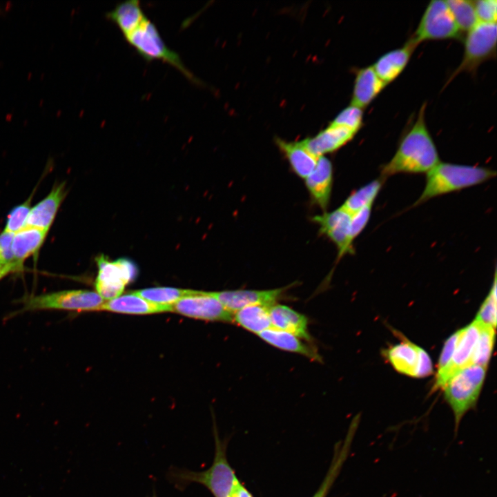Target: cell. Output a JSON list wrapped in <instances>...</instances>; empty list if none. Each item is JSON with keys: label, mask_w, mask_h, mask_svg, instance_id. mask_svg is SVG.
<instances>
[{"label": "cell", "mask_w": 497, "mask_h": 497, "mask_svg": "<svg viewBox=\"0 0 497 497\" xmlns=\"http://www.w3.org/2000/svg\"><path fill=\"white\" fill-rule=\"evenodd\" d=\"M426 104L413 124L401 138L391 159L382 166V178L399 173H427L440 161L425 121Z\"/></svg>", "instance_id": "6da1fadb"}, {"label": "cell", "mask_w": 497, "mask_h": 497, "mask_svg": "<svg viewBox=\"0 0 497 497\" xmlns=\"http://www.w3.org/2000/svg\"><path fill=\"white\" fill-rule=\"evenodd\" d=\"M215 455L209 468L202 471L185 468L170 467L166 472V479L176 489L183 491L191 483L202 485L214 497H228L238 481L226 456L228 440L219 436L215 425L213 426Z\"/></svg>", "instance_id": "7a4b0ae2"}, {"label": "cell", "mask_w": 497, "mask_h": 497, "mask_svg": "<svg viewBox=\"0 0 497 497\" xmlns=\"http://www.w3.org/2000/svg\"><path fill=\"white\" fill-rule=\"evenodd\" d=\"M496 175V171L489 168L440 162L427 173L424 190L415 205L482 184Z\"/></svg>", "instance_id": "3957f363"}, {"label": "cell", "mask_w": 497, "mask_h": 497, "mask_svg": "<svg viewBox=\"0 0 497 497\" xmlns=\"http://www.w3.org/2000/svg\"><path fill=\"white\" fill-rule=\"evenodd\" d=\"M485 372L486 367L471 365L455 373L443 386L445 398L454 416L455 432L465 413L475 407Z\"/></svg>", "instance_id": "277c9868"}, {"label": "cell", "mask_w": 497, "mask_h": 497, "mask_svg": "<svg viewBox=\"0 0 497 497\" xmlns=\"http://www.w3.org/2000/svg\"><path fill=\"white\" fill-rule=\"evenodd\" d=\"M124 38L146 61H162L174 67L193 84H202L200 80L186 67L179 55L167 46L156 26L150 19H146Z\"/></svg>", "instance_id": "5b68a950"}, {"label": "cell", "mask_w": 497, "mask_h": 497, "mask_svg": "<svg viewBox=\"0 0 497 497\" xmlns=\"http://www.w3.org/2000/svg\"><path fill=\"white\" fill-rule=\"evenodd\" d=\"M104 300L96 292L88 290H65L26 296L21 300L19 312L43 310L74 311H100Z\"/></svg>", "instance_id": "8992f818"}, {"label": "cell", "mask_w": 497, "mask_h": 497, "mask_svg": "<svg viewBox=\"0 0 497 497\" xmlns=\"http://www.w3.org/2000/svg\"><path fill=\"white\" fill-rule=\"evenodd\" d=\"M496 23L478 22L467 32L462 59L447 83L461 72L475 73L483 62L496 55Z\"/></svg>", "instance_id": "52a82bcc"}, {"label": "cell", "mask_w": 497, "mask_h": 497, "mask_svg": "<svg viewBox=\"0 0 497 497\" xmlns=\"http://www.w3.org/2000/svg\"><path fill=\"white\" fill-rule=\"evenodd\" d=\"M458 29L446 1L432 0L427 5L414 33L409 38L418 46L425 41L459 39Z\"/></svg>", "instance_id": "ba28073f"}, {"label": "cell", "mask_w": 497, "mask_h": 497, "mask_svg": "<svg viewBox=\"0 0 497 497\" xmlns=\"http://www.w3.org/2000/svg\"><path fill=\"white\" fill-rule=\"evenodd\" d=\"M96 262L98 273L95 282V291L104 300L120 296L125 286L137 276V267L129 260L122 258L111 262L100 255Z\"/></svg>", "instance_id": "9c48e42d"}, {"label": "cell", "mask_w": 497, "mask_h": 497, "mask_svg": "<svg viewBox=\"0 0 497 497\" xmlns=\"http://www.w3.org/2000/svg\"><path fill=\"white\" fill-rule=\"evenodd\" d=\"M393 367L405 375L423 378L432 373V363L428 353L409 341L393 345L384 352Z\"/></svg>", "instance_id": "30bf717a"}, {"label": "cell", "mask_w": 497, "mask_h": 497, "mask_svg": "<svg viewBox=\"0 0 497 497\" xmlns=\"http://www.w3.org/2000/svg\"><path fill=\"white\" fill-rule=\"evenodd\" d=\"M172 312L207 321L232 322L233 313L206 291L184 297L172 305Z\"/></svg>", "instance_id": "8fae6325"}, {"label": "cell", "mask_w": 497, "mask_h": 497, "mask_svg": "<svg viewBox=\"0 0 497 497\" xmlns=\"http://www.w3.org/2000/svg\"><path fill=\"white\" fill-rule=\"evenodd\" d=\"M289 286L266 290L237 289L208 292L231 313L251 305L271 306L277 302Z\"/></svg>", "instance_id": "7c38bea8"}, {"label": "cell", "mask_w": 497, "mask_h": 497, "mask_svg": "<svg viewBox=\"0 0 497 497\" xmlns=\"http://www.w3.org/2000/svg\"><path fill=\"white\" fill-rule=\"evenodd\" d=\"M351 213L342 206L322 215H315L312 220L320 228V232L328 237L338 250V259L347 253H353L349 242V226Z\"/></svg>", "instance_id": "4fadbf2b"}, {"label": "cell", "mask_w": 497, "mask_h": 497, "mask_svg": "<svg viewBox=\"0 0 497 497\" xmlns=\"http://www.w3.org/2000/svg\"><path fill=\"white\" fill-rule=\"evenodd\" d=\"M459 331L451 362L441 380L433 386L434 389L442 388L455 373L472 365V358L480 332V324L475 320Z\"/></svg>", "instance_id": "5bb4252c"}, {"label": "cell", "mask_w": 497, "mask_h": 497, "mask_svg": "<svg viewBox=\"0 0 497 497\" xmlns=\"http://www.w3.org/2000/svg\"><path fill=\"white\" fill-rule=\"evenodd\" d=\"M357 133L344 126L329 123L315 136L307 137L300 142L311 154L318 158L341 148L351 142Z\"/></svg>", "instance_id": "9a60e30c"}, {"label": "cell", "mask_w": 497, "mask_h": 497, "mask_svg": "<svg viewBox=\"0 0 497 497\" xmlns=\"http://www.w3.org/2000/svg\"><path fill=\"white\" fill-rule=\"evenodd\" d=\"M66 195L65 183L55 185L46 197L31 207L26 227L49 231Z\"/></svg>", "instance_id": "2e32d148"}, {"label": "cell", "mask_w": 497, "mask_h": 497, "mask_svg": "<svg viewBox=\"0 0 497 497\" xmlns=\"http://www.w3.org/2000/svg\"><path fill=\"white\" fill-rule=\"evenodd\" d=\"M304 179L315 204L322 210L327 209L333 184V166L331 161L325 156L318 157L315 168Z\"/></svg>", "instance_id": "e0dca14e"}, {"label": "cell", "mask_w": 497, "mask_h": 497, "mask_svg": "<svg viewBox=\"0 0 497 497\" xmlns=\"http://www.w3.org/2000/svg\"><path fill=\"white\" fill-rule=\"evenodd\" d=\"M417 46L408 39L401 48L382 55L372 66L376 75L386 85L393 81L405 70Z\"/></svg>", "instance_id": "ac0fdd59"}, {"label": "cell", "mask_w": 497, "mask_h": 497, "mask_svg": "<svg viewBox=\"0 0 497 497\" xmlns=\"http://www.w3.org/2000/svg\"><path fill=\"white\" fill-rule=\"evenodd\" d=\"M271 327L290 333L310 342L307 318L288 306L275 303L269 309Z\"/></svg>", "instance_id": "d6986e66"}, {"label": "cell", "mask_w": 497, "mask_h": 497, "mask_svg": "<svg viewBox=\"0 0 497 497\" xmlns=\"http://www.w3.org/2000/svg\"><path fill=\"white\" fill-rule=\"evenodd\" d=\"M386 86L376 75L372 66L358 69L355 72L351 105L363 110Z\"/></svg>", "instance_id": "ffe728a7"}, {"label": "cell", "mask_w": 497, "mask_h": 497, "mask_svg": "<svg viewBox=\"0 0 497 497\" xmlns=\"http://www.w3.org/2000/svg\"><path fill=\"white\" fill-rule=\"evenodd\" d=\"M100 311L132 315H147L172 312V305L153 303L131 292L104 302Z\"/></svg>", "instance_id": "44dd1931"}, {"label": "cell", "mask_w": 497, "mask_h": 497, "mask_svg": "<svg viewBox=\"0 0 497 497\" xmlns=\"http://www.w3.org/2000/svg\"><path fill=\"white\" fill-rule=\"evenodd\" d=\"M48 233L46 230L27 226L14 234L12 251L19 271L22 270L25 260L38 252Z\"/></svg>", "instance_id": "7402d4cb"}, {"label": "cell", "mask_w": 497, "mask_h": 497, "mask_svg": "<svg viewBox=\"0 0 497 497\" xmlns=\"http://www.w3.org/2000/svg\"><path fill=\"white\" fill-rule=\"evenodd\" d=\"M257 335L277 349L300 354L314 361H322L321 356L313 347L304 343L302 340L290 333L271 327Z\"/></svg>", "instance_id": "603a6c76"}, {"label": "cell", "mask_w": 497, "mask_h": 497, "mask_svg": "<svg viewBox=\"0 0 497 497\" xmlns=\"http://www.w3.org/2000/svg\"><path fill=\"white\" fill-rule=\"evenodd\" d=\"M275 142L298 176L305 179L312 173L316 166L318 158L311 154L300 141L288 142L276 137Z\"/></svg>", "instance_id": "cb8c5ba5"}, {"label": "cell", "mask_w": 497, "mask_h": 497, "mask_svg": "<svg viewBox=\"0 0 497 497\" xmlns=\"http://www.w3.org/2000/svg\"><path fill=\"white\" fill-rule=\"evenodd\" d=\"M106 17L116 25L124 37L136 30L148 19L137 0L118 3L106 14Z\"/></svg>", "instance_id": "d4e9b609"}, {"label": "cell", "mask_w": 497, "mask_h": 497, "mask_svg": "<svg viewBox=\"0 0 497 497\" xmlns=\"http://www.w3.org/2000/svg\"><path fill=\"white\" fill-rule=\"evenodd\" d=\"M270 306L257 304L244 307L233 313V322L257 335L271 327Z\"/></svg>", "instance_id": "484cf974"}, {"label": "cell", "mask_w": 497, "mask_h": 497, "mask_svg": "<svg viewBox=\"0 0 497 497\" xmlns=\"http://www.w3.org/2000/svg\"><path fill=\"white\" fill-rule=\"evenodd\" d=\"M357 424L353 421L350 429L341 446L339 444L335 447L334 457L333 458L330 469H329L324 480L322 483L319 489L313 497H326L335 479L337 478L340 470L349 454V450L356 430Z\"/></svg>", "instance_id": "4316f807"}, {"label": "cell", "mask_w": 497, "mask_h": 497, "mask_svg": "<svg viewBox=\"0 0 497 497\" xmlns=\"http://www.w3.org/2000/svg\"><path fill=\"white\" fill-rule=\"evenodd\" d=\"M382 183V177L367 183L351 193L342 206L352 214L365 206L373 204Z\"/></svg>", "instance_id": "83f0119b"}, {"label": "cell", "mask_w": 497, "mask_h": 497, "mask_svg": "<svg viewBox=\"0 0 497 497\" xmlns=\"http://www.w3.org/2000/svg\"><path fill=\"white\" fill-rule=\"evenodd\" d=\"M133 292L150 302L170 306L184 297L196 294L198 291L174 287H153Z\"/></svg>", "instance_id": "f1b7e54d"}, {"label": "cell", "mask_w": 497, "mask_h": 497, "mask_svg": "<svg viewBox=\"0 0 497 497\" xmlns=\"http://www.w3.org/2000/svg\"><path fill=\"white\" fill-rule=\"evenodd\" d=\"M446 3L462 33L468 32L478 23L474 1L448 0Z\"/></svg>", "instance_id": "f546056e"}, {"label": "cell", "mask_w": 497, "mask_h": 497, "mask_svg": "<svg viewBox=\"0 0 497 497\" xmlns=\"http://www.w3.org/2000/svg\"><path fill=\"white\" fill-rule=\"evenodd\" d=\"M480 323V322H479ZM480 324V332L472 358V365L486 367L491 357L494 342V328Z\"/></svg>", "instance_id": "4dcf8cb0"}, {"label": "cell", "mask_w": 497, "mask_h": 497, "mask_svg": "<svg viewBox=\"0 0 497 497\" xmlns=\"http://www.w3.org/2000/svg\"><path fill=\"white\" fill-rule=\"evenodd\" d=\"M329 123L344 126L358 133L363 126V110L350 104Z\"/></svg>", "instance_id": "1f68e13d"}, {"label": "cell", "mask_w": 497, "mask_h": 497, "mask_svg": "<svg viewBox=\"0 0 497 497\" xmlns=\"http://www.w3.org/2000/svg\"><path fill=\"white\" fill-rule=\"evenodd\" d=\"M30 204L31 197L12 209L7 217L3 231L14 234L25 228L31 209Z\"/></svg>", "instance_id": "d6a6232c"}, {"label": "cell", "mask_w": 497, "mask_h": 497, "mask_svg": "<svg viewBox=\"0 0 497 497\" xmlns=\"http://www.w3.org/2000/svg\"><path fill=\"white\" fill-rule=\"evenodd\" d=\"M476 320L495 329L496 324V274L491 291L483 303Z\"/></svg>", "instance_id": "836d02e7"}, {"label": "cell", "mask_w": 497, "mask_h": 497, "mask_svg": "<svg viewBox=\"0 0 497 497\" xmlns=\"http://www.w3.org/2000/svg\"><path fill=\"white\" fill-rule=\"evenodd\" d=\"M459 330L452 334L445 342L440 356L435 384L442 378L451 362L459 337ZM434 384V385H435Z\"/></svg>", "instance_id": "e575fe53"}, {"label": "cell", "mask_w": 497, "mask_h": 497, "mask_svg": "<svg viewBox=\"0 0 497 497\" xmlns=\"http://www.w3.org/2000/svg\"><path fill=\"white\" fill-rule=\"evenodd\" d=\"M372 206L373 204L369 205L351 214L349 226V242L351 245L367 226L371 217Z\"/></svg>", "instance_id": "d590c367"}, {"label": "cell", "mask_w": 497, "mask_h": 497, "mask_svg": "<svg viewBox=\"0 0 497 497\" xmlns=\"http://www.w3.org/2000/svg\"><path fill=\"white\" fill-rule=\"evenodd\" d=\"M14 233L3 231L0 233V266L10 267L14 272L19 269L14 263L12 251V242Z\"/></svg>", "instance_id": "8d00e7d4"}, {"label": "cell", "mask_w": 497, "mask_h": 497, "mask_svg": "<svg viewBox=\"0 0 497 497\" xmlns=\"http://www.w3.org/2000/svg\"><path fill=\"white\" fill-rule=\"evenodd\" d=\"M474 3L478 22L496 23V0H478Z\"/></svg>", "instance_id": "74e56055"}, {"label": "cell", "mask_w": 497, "mask_h": 497, "mask_svg": "<svg viewBox=\"0 0 497 497\" xmlns=\"http://www.w3.org/2000/svg\"><path fill=\"white\" fill-rule=\"evenodd\" d=\"M228 497H253L248 490L238 480Z\"/></svg>", "instance_id": "f35d334b"}, {"label": "cell", "mask_w": 497, "mask_h": 497, "mask_svg": "<svg viewBox=\"0 0 497 497\" xmlns=\"http://www.w3.org/2000/svg\"><path fill=\"white\" fill-rule=\"evenodd\" d=\"M13 272H14V269L10 267L0 266V280Z\"/></svg>", "instance_id": "ab89813d"}, {"label": "cell", "mask_w": 497, "mask_h": 497, "mask_svg": "<svg viewBox=\"0 0 497 497\" xmlns=\"http://www.w3.org/2000/svg\"><path fill=\"white\" fill-rule=\"evenodd\" d=\"M150 497H157L155 491H153V495Z\"/></svg>", "instance_id": "60d3db41"}, {"label": "cell", "mask_w": 497, "mask_h": 497, "mask_svg": "<svg viewBox=\"0 0 497 497\" xmlns=\"http://www.w3.org/2000/svg\"><path fill=\"white\" fill-rule=\"evenodd\" d=\"M1 12H2V10L0 9V14H1Z\"/></svg>", "instance_id": "b9f144b4"}]
</instances>
